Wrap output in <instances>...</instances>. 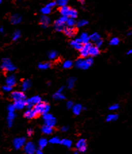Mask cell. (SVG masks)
<instances>
[{
    "label": "cell",
    "mask_w": 132,
    "mask_h": 154,
    "mask_svg": "<svg viewBox=\"0 0 132 154\" xmlns=\"http://www.w3.org/2000/svg\"><path fill=\"white\" fill-rule=\"evenodd\" d=\"M37 116H38V114H37V112L33 108L28 109L24 114V116L27 119H33V118H36Z\"/></svg>",
    "instance_id": "cell-14"
},
{
    "label": "cell",
    "mask_w": 132,
    "mask_h": 154,
    "mask_svg": "<svg viewBox=\"0 0 132 154\" xmlns=\"http://www.w3.org/2000/svg\"><path fill=\"white\" fill-rule=\"evenodd\" d=\"M22 20V17L21 16L18 14H14L12 15L10 18V22L13 24H19Z\"/></svg>",
    "instance_id": "cell-19"
},
{
    "label": "cell",
    "mask_w": 132,
    "mask_h": 154,
    "mask_svg": "<svg viewBox=\"0 0 132 154\" xmlns=\"http://www.w3.org/2000/svg\"><path fill=\"white\" fill-rule=\"evenodd\" d=\"M45 122H44V124L46 126H48L50 127H54L56 124V118H54L52 119H50V120H44Z\"/></svg>",
    "instance_id": "cell-27"
},
{
    "label": "cell",
    "mask_w": 132,
    "mask_h": 154,
    "mask_svg": "<svg viewBox=\"0 0 132 154\" xmlns=\"http://www.w3.org/2000/svg\"><path fill=\"white\" fill-rule=\"evenodd\" d=\"M118 107H119V105H117V104H114V105H112L110 106V110H117Z\"/></svg>",
    "instance_id": "cell-50"
},
{
    "label": "cell",
    "mask_w": 132,
    "mask_h": 154,
    "mask_svg": "<svg viewBox=\"0 0 132 154\" xmlns=\"http://www.w3.org/2000/svg\"><path fill=\"white\" fill-rule=\"evenodd\" d=\"M76 148L79 152L85 153L87 150V141L85 139H81L77 142Z\"/></svg>",
    "instance_id": "cell-7"
},
{
    "label": "cell",
    "mask_w": 132,
    "mask_h": 154,
    "mask_svg": "<svg viewBox=\"0 0 132 154\" xmlns=\"http://www.w3.org/2000/svg\"><path fill=\"white\" fill-rule=\"evenodd\" d=\"M6 83L10 87H14L16 85V78L14 74H10L7 76L6 79Z\"/></svg>",
    "instance_id": "cell-15"
},
{
    "label": "cell",
    "mask_w": 132,
    "mask_h": 154,
    "mask_svg": "<svg viewBox=\"0 0 132 154\" xmlns=\"http://www.w3.org/2000/svg\"><path fill=\"white\" fill-rule=\"evenodd\" d=\"M66 36L69 37H74L77 34V29L75 27H67L64 28V31H62Z\"/></svg>",
    "instance_id": "cell-10"
},
{
    "label": "cell",
    "mask_w": 132,
    "mask_h": 154,
    "mask_svg": "<svg viewBox=\"0 0 132 154\" xmlns=\"http://www.w3.org/2000/svg\"><path fill=\"white\" fill-rule=\"evenodd\" d=\"M70 45H71L74 49L79 51L80 49L82 48V47H83V44L79 38H77L75 39L71 40V41H70Z\"/></svg>",
    "instance_id": "cell-12"
},
{
    "label": "cell",
    "mask_w": 132,
    "mask_h": 154,
    "mask_svg": "<svg viewBox=\"0 0 132 154\" xmlns=\"http://www.w3.org/2000/svg\"><path fill=\"white\" fill-rule=\"evenodd\" d=\"M26 143V139L25 137H17L15 138L13 140V145L16 149H19L22 148L24 147V145H25Z\"/></svg>",
    "instance_id": "cell-8"
},
{
    "label": "cell",
    "mask_w": 132,
    "mask_h": 154,
    "mask_svg": "<svg viewBox=\"0 0 132 154\" xmlns=\"http://www.w3.org/2000/svg\"><path fill=\"white\" fill-rule=\"evenodd\" d=\"M89 38H90L91 41H92L93 42H96L99 40L100 39H101V36L100 35L99 33H94L89 35Z\"/></svg>",
    "instance_id": "cell-33"
},
{
    "label": "cell",
    "mask_w": 132,
    "mask_h": 154,
    "mask_svg": "<svg viewBox=\"0 0 132 154\" xmlns=\"http://www.w3.org/2000/svg\"><path fill=\"white\" fill-rule=\"evenodd\" d=\"M131 34H132L131 31H130V32H128V33H127V35H128V36H129V35H131Z\"/></svg>",
    "instance_id": "cell-56"
},
{
    "label": "cell",
    "mask_w": 132,
    "mask_h": 154,
    "mask_svg": "<svg viewBox=\"0 0 132 154\" xmlns=\"http://www.w3.org/2000/svg\"><path fill=\"white\" fill-rule=\"evenodd\" d=\"M50 18L47 15H43L41 16L39 20V23L43 28H46L50 24Z\"/></svg>",
    "instance_id": "cell-13"
},
{
    "label": "cell",
    "mask_w": 132,
    "mask_h": 154,
    "mask_svg": "<svg viewBox=\"0 0 132 154\" xmlns=\"http://www.w3.org/2000/svg\"><path fill=\"white\" fill-rule=\"evenodd\" d=\"M92 46V44L90 42L83 44L82 48L79 50L80 56L81 58H86L89 56V48Z\"/></svg>",
    "instance_id": "cell-9"
},
{
    "label": "cell",
    "mask_w": 132,
    "mask_h": 154,
    "mask_svg": "<svg viewBox=\"0 0 132 154\" xmlns=\"http://www.w3.org/2000/svg\"><path fill=\"white\" fill-rule=\"evenodd\" d=\"M73 105H74V103H73L72 101H69V102H67V107L68 109H72V107H73Z\"/></svg>",
    "instance_id": "cell-48"
},
{
    "label": "cell",
    "mask_w": 132,
    "mask_h": 154,
    "mask_svg": "<svg viewBox=\"0 0 132 154\" xmlns=\"http://www.w3.org/2000/svg\"><path fill=\"white\" fill-rule=\"evenodd\" d=\"M103 40L102 39H100L99 40H98L97 41L95 42V45H96V47H98V48L101 47L102 46V44H103Z\"/></svg>",
    "instance_id": "cell-45"
},
{
    "label": "cell",
    "mask_w": 132,
    "mask_h": 154,
    "mask_svg": "<svg viewBox=\"0 0 132 154\" xmlns=\"http://www.w3.org/2000/svg\"><path fill=\"white\" fill-rule=\"evenodd\" d=\"M31 85H32V83H31V80H29V79L24 80L22 84V91L28 90L31 87Z\"/></svg>",
    "instance_id": "cell-23"
},
{
    "label": "cell",
    "mask_w": 132,
    "mask_h": 154,
    "mask_svg": "<svg viewBox=\"0 0 132 154\" xmlns=\"http://www.w3.org/2000/svg\"><path fill=\"white\" fill-rule=\"evenodd\" d=\"M75 81H76V78L75 77H71L69 78L68 80H67V87L69 89H72L73 88L75 85Z\"/></svg>",
    "instance_id": "cell-29"
},
{
    "label": "cell",
    "mask_w": 132,
    "mask_h": 154,
    "mask_svg": "<svg viewBox=\"0 0 132 154\" xmlns=\"http://www.w3.org/2000/svg\"><path fill=\"white\" fill-rule=\"evenodd\" d=\"M15 107L14 105V103L13 104H9L8 106H7V111L8 112H14L15 111Z\"/></svg>",
    "instance_id": "cell-46"
},
{
    "label": "cell",
    "mask_w": 132,
    "mask_h": 154,
    "mask_svg": "<svg viewBox=\"0 0 132 154\" xmlns=\"http://www.w3.org/2000/svg\"><path fill=\"white\" fill-rule=\"evenodd\" d=\"M117 116L115 115V114H110V115H109V116H107L106 120L107 121H112V120H114L117 119Z\"/></svg>",
    "instance_id": "cell-43"
},
{
    "label": "cell",
    "mask_w": 132,
    "mask_h": 154,
    "mask_svg": "<svg viewBox=\"0 0 132 154\" xmlns=\"http://www.w3.org/2000/svg\"><path fill=\"white\" fill-rule=\"evenodd\" d=\"M128 53L129 54V53H132V49H131V50H129V51H128Z\"/></svg>",
    "instance_id": "cell-57"
},
{
    "label": "cell",
    "mask_w": 132,
    "mask_h": 154,
    "mask_svg": "<svg viewBox=\"0 0 132 154\" xmlns=\"http://www.w3.org/2000/svg\"><path fill=\"white\" fill-rule=\"evenodd\" d=\"M14 105L16 110H22L27 105V99H20L18 101H15Z\"/></svg>",
    "instance_id": "cell-16"
},
{
    "label": "cell",
    "mask_w": 132,
    "mask_h": 154,
    "mask_svg": "<svg viewBox=\"0 0 132 154\" xmlns=\"http://www.w3.org/2000/svg\"><path fill=\"white\" fill-rule=\"evenodd\" d=\"M24 150L27 154H34L37 151L36 145L31 141H29L24 145Z\"/></svg>",
    "instance_id": "cell-6"
},
{
    "label": "cell",
    "mask_w": 132,
    "mask_h": 154,
    "mask_svg": "<svg viewBox=\"0 0 132 154\" xmlns=\"http://www.w3.org/2000/svg\"><path fill=\"white\" fill-rule=\"evenodd\" d=\"M53 98L56 100H64L66 99V97L62 93L57 91L53 95Z\"/></svg>",
    "instance_id": "cell-25"
},
{
    "label": "cell",
    "mask_w": 132,
    "mask_h": 154,
    "mask_svg": "<svg viewBox=\"0 0 132 154\" xmlns=\"http://www.w3.org/2000/svg\"><path fill=\"white\" fill-rule=\"evenodd\" d=\"M49 143L51 144H59L60 143V139L58 137H54L49 140Z\"/></svg>",
    "instance_id": "cell-37"
},
{
    "label": "cell",
    "mask_w": 132,
    "mask_h": 154,
    "mask_svg": "<svg viewBox=\"0 0 132 154\" xmlns=\"http://www.w3.org/2000/svg\"><path fill=\"white\" fill-rule=\"evenodd\" d=\"M70 9H71V7H69V6H62V7H60V10H59V11H60V14H61L62 16H68V15H69V11H70Z\"/></svg>",
    "instance_id": "cell-21"
},
{
    "label": "cell",
    "mask_w": 132,
    "mask_h": 154,
    "mask_svg": "<svg viewBox=\"0 0 132 154\" xmlns=\"http://www.w3.org/2000/svg\"><path fill=\"white\" fill-rule=\"evenodd\" d=\"M54 117L53 116V115L50 113L47 112L45 113V114H43V118H44V120H50V119H52Z\"/></svg>",
    "instance_id": "cell-42"
},
{
    "label": "cell",
    "mask_w": 132,
    "mask_h": 154,
    "mask_svg": "<svg viewBox=\"0 0 132 154\" xmlns=\"http://www.w3.org/2000/svg\"><path fill=\"white\" fill-rule=\"evenodd\" d=\"M79 39H81V42L83 43V44L87 43L88 42H89L90 41V38H89V35L87 34V33H83L81 36H80Z\"/></svg>",
    "instance_id": "cell-22"
},
{
    "label": "cell",
    "mask_w": 132,
    "mask_h": 154,
    "mask_svg": "<svg viewBox=\"0 0 132 154\" xmlns=\"http://www.w3.org/2000/svg\"><path fill=\"white\" fill-rule=\"evenodd\" d=\"M77 1L79 2L80 4H82V5H83V4H85V0H77Z\"/></svg>",
    "instance_id": "cell-54"
},
{
    "label": "cell",
    "mask_w": 132,
    "mask_h": 154,
    "mask_svg": "<svg viewBox=\"0 0 132 154\" xmlns=\"http://www.w3.org/2000/svg\"><path fill=\"white\" fill-rule=\"evenodd\" d=\"M73 154H79V153L78 152V151H75V152L73 153Z\"/></svg>",
    "instance_id": "cell-58"
},
{
    "label": "cell",
    "mask_w": 132,
    "mask_h": 154,
    "mask_svg": "<svg viewBox=\"0 0 132 154\" xmlns=\"http://www.w3.org/2000/svg\"><path fill=\"white\" fill-rule=\"evenodd\" d=\"M68 16H62L60 18H58V20H56L54 22V29L56 31L58 32H62L64 31V29L65 28L66 23L68 20Z\"/></svg>",
    "instance_id": "cell-4"
},
{
    "label": "cell",
    "mask_w": 132,
    "mask_h": 154,
    "mask_svg": "<svg viewBox=\"0 0 132 154\" xmlns=\"http://www.w3.org/2000/svg\"><path fill=\"white\" fill-rule=\"evenodd\" d=\"M1 68L6 72H13L16 69V67L15 66L10 58H6L2 60Z\"/></svg>",
    "instance_id": "cell-3"
},
{
    "label": "cell",
    "mask_w": 132,
    "mask_h": 154,
    "mask_svg": "<svg viewBox=\"0 0 132 154\" xmlns=\"http://www.w3.org/2000/svg\"><path fill=\"white\" fill-rule=\"evenodd\" d=\"M69 130V126H62L61 128V131L62 132H67Z\"/></svg>",
    "instance_id": "cell-51"
},
{
    "label": "cell",
    "mask_w": 132,
    "mask_h": 154,
    "mask_svg": "<svg viewBox=\"0 0 132 154\" xmlns=\"http://www.w3.org/2000/svg\"><path fill=\"white\" fill-rule=\"evenodd\" d=\"M60 144L64 145V146L67 147H71L72 145V142L71 140L64 139L60 140Z\"/></svg>",
    "instance_id": "cell-32"
},
{
    "label": "cell",
    "mask_w": 132,
    "mask_h": 154,
    "mask_svg": "<svg viewBox=\"0 0 132 154\" xmlns=\"http://www.w3.org/2000/svg\"><path fill=\"white\" fill-rule=\"evenodd\" d=\"M21 36V33L19 30H17L12 35V40L13 41H17L18 39L20 38Z\"/></svg>",
    "instance_id": "cell-38"
},
{
    "label": "cell",
    "mask_w": 132,
    "mask_h": 154,
    "mask_svg": "<svg viewBox=\"0 0 132 154\" xmlns=\"http://www.w3.org/2000/svg\"><path fill=\"white\" fill-rule=\"evenodd\" d=\"M72 112L75 115H79L80 113L81 112V111L83 110V105L79 104V103H76L74 104L73 107H72Z\"/></svg>",
    "instance_id": "cell-20"
},
{
    "label": "cell",
    "mask_w": 132,
    "mask_h": 154,
    "mask_svg": "<svg viewBox=\"0 0 132 154\" xmlns=\"http://www.w3.org/2000/svg\"><path fill=\"white\" fill-rule=\"evenodd\" d=\"M52 66V64L50 62H44V63L39 64L38 68L40 70H47Z\"/></svg>",
    "instance_id": "cell-28"
},
{
    "label": "cell",
    "mask_w": 132,
    "mask_h": 154,
    "mask_svg": "<svg viewBox=\"0 0 132 154\" xmlns=\"http://www.w3.org/2000/svg\"><path fill=\"white\" fill-rule=\"evenodd\" d=\"M94 63V59L92 57H89L86 59L83 58H80L77 60L75 62V66L77 68L82 70H87Z\"/></svg>",
    "instance_id": "cell-1"
},
{
    "label": "cell",
    "mask_w": 132,
    "mask_h": 154,
    "mask_svg": "<svg viewBox=\"0 0 132 154\" xmlns=\"http://www.w3.org/2000/svg\"><path fill=\"white\" fill-rule=\"evenodd\" d=\"M78 16V12L77 11V10H75V8H71L70 9V11L69 12V15H68V17L69 18H75L77 17Z\"/></svg>",
    "instance_id": "cell-31"
},
{
    "label": "cell",
    "mask_w": 132,
    "mask_h": 154,
    "mask_svg": "<svg viewBox=\"0 0 132 154\" xmlns=\"http://www.w3.org/2000/svg\"><path fill=\"white\" fill-rule=\"evenodd\" d=\"M68 2H69V0H57L56 4H57L58 6L62 7V6H67V4H68Z\"/></svg>",
    "instance_id": "cell-40"
},
{
    "label": "cell",
    "mask_w": 132,
    "mask_h": 154,
    "mask_svg": "<svg viewBox=\"0 0 132 154\" xmlns=\"http://www.w3.org/2000/svg\"><path fill=\"white\" fill-rule=\"evenodd\" d=\"M64 86H62V87H61L60 88V89H59V90H58V92H60V93H62V91H63V90H64Z\"/></svg>",
    "instance_id": "cell-53"
},
{
    "label": "cell",
    "mask_w": 132,
    "mask_h": 154,
    "mask_svg": "<svg viewBox=\"0 0 132 154\" xmlns=\"http://www.w3.org/2000/svg\"><path fill=\"white\" fill-rule=\"evenodd\" d=\"M4 32V29L3 28V26H1L0 27V33H3Z\"/></svg>",
    "instance_id": "cell-55"
},
{
    "label": "cell",
    "mask_w": 132,
    "mask_h": 154,
    "mask_svg": "<svg viewBox=\"0 0 132 154\" xmlns=\"http://www.w3.org/2000/svg\"><path fill=\"white\" fill-rule=\"evenodd\" d=\"M33 132H34V131H33L32 129H28L27 131V135L29 137L32 136L33 134Z\"/></svg>",
    "instance_id": "cell-49"
},
{
    "label": "cell",
    "mask_w": 132,
    "mask_h": 154,
    "mask_svg": "<svg viewBox=\"0 0 132 154\" xmlns=\"http://www.w3.org/2000/svg\"><path fill=\"white\" fill-rule=\"evenodd\" d=\"M10 97L14 102L20 99H26V95L23 91H13Z\"/></svg>",
    "instance_id": "cell-11"
},
{
    "label": "cell",
    "mask_w": 132,
    "mask_h": 154,
    "mask_svg": "<svg viewBox=\"0 0 132 154\" xmlns=\"http://www.w3.org/2000/svg\"><path fill=\"white\" fill-rule=\"evenodd\" d=\"M42 132L45 134H51L53 132V128L50 127L48 126H46L44 124L43 126L42 127Z\"/></svg>",
    "instance_id": "cell-24"
},
{
    "label": "cell",
    "mask_w": 132,
    "mask_h": 154,
    "mask_svg": "<svg viewBox=\"0 0 132 154\" xmlns=\"http://www.w3.org/2000/svg\"><path fill=\"white\" fill-rule=\"evenodd\" d=\"M16 118V114L14 112H8V114H7V126L9 128H11L14 123V120Z\"/></svg>",
    "instance_id": "cell-17"
},
{
    "label": "cell",
    "mask_w": 132,
    "mask_h": 154,
    "mask_svg": "<svg viewBox=\"0 0 132 154\" xmlns=\"http://www.w3.org/2000/svg\"><path fill=\"white\" fill-rule=\"evenodd\" d=\"M56 6H57L56 2H50L49 4H47V5H46V6L50 7V8H52V7H55Z\"/></svg>",
    "instance_id": "cell-47"
},
{
    "label": "cell",
    "mask_w": 132,
    "mask_h": 154,
    "mask_svg": "<svg viewBox=\"0 0 132 154\" xmlns=\"http://www.w3.org/2000/svg\"><path fill=\"white\" fill-rule=\"evenodd\" d=\"M52 12V8L47 7V6H45L44 7L42 8L41 10V12L44 15H48L50 14Z\"/></svg>",
    "instance_id": "cell-34"
},
{
    "label": "cell",
    "mask_w": 132,
    "mask_h": 154,
    "mask_svg": "<svg viewBox=\"0 0 132 154\" xmlns=\"http://www.w3.org/2000/svg\"><path fill=\"white\" fill-rule=\"evenodd\" d=\"M33 109H34L35 111L36 112L37 114L38 115H39V114L43 115V114H45V113L49 112L50 110V105L47 102H41L40 103L35 105Z\"/></svg>",
    "instance_id": "cell-2"
},
{
    "label": "cell",
    "mask_w": 132,
    "mask_h": 154,
    "mask_svg": "<svg viewBox=\"0 0 132 154\" xmlns=\"http://www.w3.org/2000/svg\"><path fill=\"white\" fill-rule=\"evenodd\" d=\"M66 24L69 27H74L77 24V22L75 18H68V20H67Z\"/></svg>",
    "instance_id": "cell-30"
},
{
    "label": "cell",
    "mask_w": 132,
    "mask_h": 154,
    "mask_svg": "<svg viewBox=\"0 0 132 154\" xmlns=\"http://www.w3.org/2000/svg\"><path fill=\"white\" fill-rule=\"evenodd\" d=\"M36 154H44V152L42 151V149H37L36 151Z\"/></svg>",
    "instance_id": "cell-52"
},
{
    "label": "cell",
    "mask_w": 132,
    "mask_h": 154,
    "mask_svg": "<svg viewBox=\"0 0 132 154\" xmlns=\"http://www.w3.org/2000/svg\"><path fill=\"white\" fill-rule=\"evenodd\" d=\"M41 102H42L41 97L39 96V95H35V96H33L32 97L27 99V105H26V107L27 109L33 108L35 105L40 103Z\"/></svg>",
    "instance_id": "cell-5"
},
{
    "label": "cell",
    "mask_w": 132,
    "mask_h": 154,
    "mask_svg": "<svg viewBox=\"0 0 132 154\" xmlns=\"http://www.w3.org/2000/svg\"><path fill=\"white\" fill-rule=\"evenodd\" d=\"M119 39L117 38V37H113V38L110 39V45H111V46H117V45L119 43Z\"/></svg>",
    "instance_id": "cell-39"
},
{
    "label": "cell",
    "mask_w": 132,
    "mask_h": 154,
    "mask_svg": "<svg viewBox=\"0 0 132 154\" xmlns=\"http://www.w3.org/2000/svg\"><path fill=\"white\" fill-rule=\"evenodd\" d=\"M100 51L98 47H96V46H92L89 50V56H90L91 57L97 56L100 54Z\"/></svg>",
    "instance_id": "cell-18"
},
{
    "label": "cell",
    "mask_w": 132,
    "mask_h": 154,
    "mask_svg": "<svg viewBox=\"0 0 132 154\" xmlns=\"http://www.w3.org/2000/svg\"><path fill=\"white\" fill-rule=\"evenodd\" d=\"M73 66V62L71 60H66L65 62L63 63V68L66 69L71 68Z\"/></svg>",
    "instance_id": "cell-35"
},
{
    "label": "cell",
    "mask_w": 132,
    "mask_h": 154,
    "mask_svg": "<svg viewBox=\"0 0 132 154\" xmlns=\"http://www.w3.org/2000/svg\"><path fill=\"white\" fill-rule=\"evenodd\" d=\"M2 0H0V5H1V4H2Z\"/></svg>",
    "instance_id": "cell-59"
},
{
    "label": "cell",
    "mask_w": 132,
    "mask_h": 154,
    "mask_svg": "<svg viewBox=\"0 0 132 154\" xmlns=\"http://www.w3.org/2000/svg\"><path fill=\"white\" fill-rule=\"evenodd\" d=\"M2 90L4 91H5V92H10V91H12V87H10V86L6 85L2 87Z\"/></svg>",
    "instance_id": "cell-44"
},
{
    "label": "cell",
    "mask_w": 132,
    "mask_h": 154,
    "mask_svg": "<svg viewBox=\"0 0 132 154\" xmlns=\"http://www.w3.org/2000/svg\"><path fill=\"white\" fill-rule=\"evenodd\" d=\"M88 24V21H87V20H79V22H77L76 25L77 27H82V26H85L86 24Z\"/></svg>",
    "instance_id": "cell-41"
},
{
    "label": "cell",
    "mask_w": 132,
    "mask_h": 154,
    "mask_svg": "<svg viewBox=\"0 0 132 154\" xmlns=\"http://www.w3.org/2000/svg\"><path fill=\"white\" fill-rule=\"evenodd\" d=\"M58 56V53L56 52L54 50H52V51H50L48 53V58L50 59V60H54L57 58Z\"/></svg>",
    "instance_id": "cell-36"
},
{
    "label": "cell",
    "mask_w": 132,
    "mask_h": 154,
    "mask_svg": "<svg viewBox=\"0 0 132 154\" xmlns=\"http://www.w3.org/2000/svg\"><path fill=\"white\" fill-rule=\"evenodd\" d=\"M47 140L45 138H41L38 141V145L40 149H44V147H45L47 145Z\"/></svg>",
    "instance_id": "cell-26"
}]
</instances>
